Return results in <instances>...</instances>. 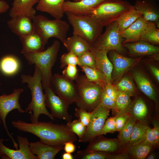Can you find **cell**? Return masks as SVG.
Here are the masks:
<instances>
[{"label": "cell", "mask_w": 159, "mask_h": 159, "mask_svg": "<svg viewBox=\"0 0 159 159\" xmlns=\"http://www.w3.org/2000/svg\"><path fill=\"white\" fill-rule=\"evenodd\" d=\"M110 109L101 102L92 111L89 123L81 142H89L99 135L108 117Z\"/></svg>", "instance_id": "7c38bea8"}, {"label": "cell", "mask_w": 159, "mask_h": 159, "mask_svg": "<svg viewBox=\"0 0 159 159\" xmlns=\"http://www.w3.org/2000/svg\"><path fill=\"white\" fill-rule=\"evenodd\" d=\"M153 127H148L145 131V139L153 147L158 145L159 140V124L157 121H153Z\"/></svg>", "instance_id": "74e56055"}, {"label": "cell", "mask_w": 159, "mask_h": 159, "mask_svg": "<svg viewBox=\"0 0 159 159\" xmlns=\"http://www.w3.org/2000/svg\"><path fill=\"white\" fill-rule=\"evenodd\" d=\"M63 148L65 152L71 153L75 151L76 146L73 142L69 141L65 143Z\"/></svg>", "instance_id": "681fc988"}, {"label": "cell", "mask_w": 159, "mask_h": 159, "mask_svg": "<svg viewBox=\"0 0 159 159\" xmlns=\"http://www.w3.org/2000/svg\"><path fill=\"white\" fill-rule=\"evenodd\" d=\"M1 71H0V77L1 76ZM1 85V84L0 83V86Z\"/></svg>", "instance_id": "91938a15"}, {"label": "cell", "mask_w": 159, "mask_h": 159, "mask_svg": "<svg viewBox=\"0 0 159 159\" xmlns=\"http://www.w3.org/2000/svg\"><path fill=\"white\" fill-rule=\"evenodd\" d=\"M115 86L118 90L128 93L131 96L135 90L132 81L128 76H125L121 78Z\"/></svg>", "instance_id": "f35d334b"}, {"label": "cell", "mask_w": 159, "mask_h": 159, "mask_svg": "<svg viewBox=\"0 0 159 159\" xmlns=\"http://www.w3.org/2000/svg\"><path fill=\"white\" fill-rule=\"evenodd\" d=\"M156 0H136L134 7L147 21L155 23L159 28V7Z\"/></svg>", "instance_id": "9a60e30c"}, {"label": "cell", "mask_w": 159, "mask_h": 159, "mask_svg": "<svg viewBox=\"0 0 159 159\" xmlns=\"http://www.w3.org/2000/svg\"><path fill=\"white\" fill-rule=\"evenodd\" d=\"M62 75L67 79L72 81L75 80L79 75L76 65L69 64L66 66L62 71Z\"/></svg>", "instance_id": "ee69618b"}, {"label": "cell", "mask_w": 159, "mask_h": 159, "mask_svg": "<svg viewBox=\"0 0 159 159\" xmlns=\"http://www.w3.org/2000/svg\"><path fill=\"white\" fill-rule=\"evenodd\" d=\"M125 147V151L129 157L135 159H145L153 147L146 139L137 143Z\"/></svg>", "instance_id": "4316f807"}, {"label": "cell", "mask_w": 159, "mask_h": 159, "mask_svg": "<svg viewBox=\"0 0 159 159\" xmlns=\"http://www.w3.org/2000/svg\"><path fill=\"white\" fill-rule=\"evenodd\" d=\"M22 45L21 53L37 52L45 50L46 45L42 37L35 29L32 33L19 37Z\"/></svg>", "instance_id": "ffe728a7"}, {"label": "cell", "mask_w": 159, "mask_h": 159, "mask_svg": "<svg viewBox=\"0 0 159 159\" xmlns=\"http://www.w3.org/2000/svg\"><path fill=\"white\" fill-rule=\"evenodd\" d=\"M149 67L154 76L156 78L158 81H159V70L155 66L150 65Z\"/></svg>", "instance_id": "f5cc1de1"}, {"label": "cell", "mask_w": 159, "mask_h": 159, "mask_svg": "<svg viewBox=\"0 0 159 159\" xmlns=\"http://www.w3.org/2000/svg\"><path fill=\"white\" fill-rule=\"evenodd\" d=\"M123 46L127 49L130 55L132 57L149 56L153 57L159 54V47L143 40L125 43Z\"/></svg>", "instance_id": "d6986e66"}, {"label": "cell", "mask_w": 159, "mask_h": 159, "mask_svg": "<svg viewBox=\"0 0 159 159\" xmlns=\"http://www.w3.org/2000/svg\"><path fill=\"white\" fill-rule=\"evenodd\" d=\"M132 74L134 79L140 91L148 98L156 103L157 97L155 91L148 79L138 71L134 72Z\"/></svg>", "instance_id": "83f0119b"}, {"label": "cell", "mask_w": 159, "mask_h": 159, "mask_svg": "<svg viewBox=\"0 0 159 159\" xmlns=\"http://www.w3.org/2000/svg\"><path fill=\"white\" fill-rule=\"evenodd\" d=\"M80 67L87 80L101 84L107 83L104 75L97 69L86 66Z\"/></svg>", "instance_id": "d590c367"}, {"label": "cell", "mask_w": 159, "mask_h": 159, "mask_svg": "<svg viewBox=\"0 0 159 159\" xmlns=\"http://www.w3.org/2000/svg\"><path fill=\"white\" fill-rule=\"evenodd\" d=\"M73 28V34L80 36L92 44L102 34L103 27L89 15L65 13Z\"/></svg>", "instance_id": "52a82bcc"}, {"label": "cell", "mask_w": 159, "mask_h": 159, "mask_svg": "<svg viewBox=\"0 0 159 159\" xmlns=\"http://www.w3.org/2000/svg\"><path fill=\"white\" fill-rule=\"evenodd\" d=\"M140 40L145 41L153 45H159V29L155 23L148 22L147 27Z\"/></svg>", "instance_id": "d6a6232c"}, {"label": "cell", "mask_w": 159, "mask_h": 159, "mask_svg": "<svg viewBox=\"0 0 159 159\" xmlns=\"http://www.w3.org/2000/svg\"><path fill=\"white\" fill-rule=\"evenodd\" d=\"M148 22L142 15L127 29L120 33L122 37L124 39L122 44L136 42L140 40Z\"/></svg>", "instance_id": "44dd1931"}, {"label": "cell", "mask_w": 159, "mask_h": 159, "mask_svg": "<svg viewBox=\"0 0 159 159\" xmlns=\"http://www.w3.org/2000/svg\"><path fill=\"white\" fill-rule=\"evenodd\" d=\"M9 7V5L6 1L0 0V14L6 12Z\"/></svg>", "instance_id": "816d5d0a"}, {"label": "cell", "mask_w": 159, "mask_h": 159, "mask_svg": "<svg viewBox=\"0 0 159 159\" xmlns=\"http://www.w3.org/2000/svg\"><path fill=\"white\" fill-rule=\"evenodd\" d=\"M65 0H39L36 7L37 11L47 13L54 19H61L64 12L63 5Z\"/></svg>", "instance_id": "d4e9b609"}, {"label": "cell", "mask_w": 159, "mask_h": 159, "mask_svg": "<svg viewBox=\"0 0 159 159\" xmlns=\"http://www.w3.org/2000/svg\"><path fill=\"white\" fill-rule=\"evenodd\" d=\"M16 140L19 148L14 150L4 144V141L9 139L0 138V153L2 159H38L37 156L32 152L30 143L26 137L18 135Z\"/></svg>", "instance_id": "4fadbf2b"}, {"label": "cell", "mask_w": 159, "mask_h": 159, "mask_svg": "<svg viewBox=\"0 0 159 159\" xmlns=\"http://www.w3.org/2000/svg\"><path fill=\"white\" fill-rule=\"evenodd\" d=\"M60 47V42L55 40L45 50L23 54L29 65H34L40 70L42 75V84L50 85L52 77V69L56 61Z\"/></svg>", "instance_id": "3957f363"}, {"label": "cell", "mask_w": 159, "mask_h": 159, "mask_svg": "<svg viewBox=\"0 0 159 159\" xmlns=\"http://www.w3.org/2000/svg\"><path fill=\"white\" fill-rule=\"evenodd\" d=\"M133 7L124 0H107L92 9L89 14L100 25L107 26Z\"/></svg>", "instance_id": "277c9868"}, {"label": "cell", "mask_w": 159, "mask_h": 159, "mask_svg": "<svg viewBox=\"0 0 159 159\" xmlns=\"http://www.w3.org/2000/svg\"><path fill=\"white\" fill-rule=\"evenodd\" d=\"M149 127L144 121H138L135 123L132 130L128 144L132 145L145 139V131Z\"/></svg>", "instance_id": "1f68e13d"}, {"label": "cell", "mask_w": 159, "mask_h": 159, "mask_svg": "<svg viewBox=\"0 0 159 159\" xmlns=\"http://www.w3.org/2000/svg\"><path fill=\"white\" fill-rule=\"evenodd\" d=\"M104 87L107 95L115 102L118 94V90L115 86L112 84L106 83L104 84Z\"/></svg>", "instance_id": "c3c4849f"}, {"label": "cell", "mask_w": 159, "mask_h": 159, "mask_svg": "<svg viewBox=\"0 0 159 159\" xmlns=\"http://www.w3.org/2000/svg\"><path fill=\"white\" fill-rule=\"evenodd\" d=\"M78 66H86L97 69L94 57L90 50L84 52L78 57Z\"/></svg>", "instance_id": "b9f144b4"}, {"label": "cell", "mask_w": 159, "mask_h": 159, "mask_svg": "<svg viewBox=\"0 0 159 159\" xmlns=\"http://www.w3.org/2000/svg\"><path fill=\"white\" fill-rule=\"evenodd\" d=\"M78 57L72 51L63 54L60 58V68L62 69L68 65H78Z\"/></svg>", "instance_id": "60d3db41"}, {"label": "cell", "mask_w": 159, "mask_h": 159, "mask_svg": "<svg viewBox=\"0 0 159 159\" xmlns=\"http://www.w3.org/2000/svg\"><path fill=\"white\" fill-rule=\"evenodd\" d=\"M80 0H74L73 1H79Z\"/></svg>", "instance_id": "9f6ffc18"}, {"label": "cell", "mask_w": 159, "mask_h": 159, "mask_svg": "<svg viewBox=\"0 0 159 159\" xmlns=\"http://www.w3.org/2000/svg\"><path fill=\"white\" fill-rule=\"evenodd\" d=\"M11 124L18 130L32 133L40 140L54 146L64 147L66 143H74L77 140V135L67 124L39 121L28 122L19 120L12 121Z\"/></svg>", "instance_id": "6da1fadb"}, {"label": "cell", "mask_w": 159, "mask_h": 159, "mask_svg": "<svg viewBox=\"0 0 159 159\" xmlns=\"http://www.w3.org/2000/svg\"><path fill=\"white\" fill-rule=\"evenodd\" d=\"M110 153L90 151L86 149L77 152L73 158L75 159H109Z\"/></svg>", "instance_id": "e575fe53"}, {"label": "cell", "mask_w": 159, "mask_h": 159, "mask_svg": "<svg viewBox=\"0 0 159 159\" xmlns=\"http://www.w3.org/2000/svg\"><path fill=\"white\" fill-rule=\"evenodd\" d=\"M122 146L116 139H108L102 135L97 136L89 142L86 150L112 153L118 151Z\"/></svg>", "instance_id": "7402d4cb"}, {"label": "cell", "mask_w": 159, "mask_h": 159, "mask_svg": "<svg viewBox=\"0 0 159 159\" xmlns=\"http://www.w3.org/2000/svg\"><path fill=\"white\" fill-rule=\"evenodd\" d=\"M63 159H73L74 158L71 153L65 152L62 155Z\"/></svg>", "instance_id": "db71d44e"}, {"label": "cell", "mask_w": 159, "mask_h": 159, "mask_svg": "<svg viewBox=\"0 0 159 159\" xmlns=\"http://www.w3.org/2000/svg\"><path fill=\"white\" fill-rule=\"evenodd\" d=\"M128 112L136 120L144 121L148 114V109L142 99L138 97L131 103Z\"/></svg>", "instance_id": "4dcf8cb0"}, {"label": "cell", "mask_w": 159, "mask_h": 159, "mask_svg": "<svg viewBox=\"0 0 159 159\" xmlns=\"http://www.w3.org/2000/svg\"><path fill=\"white\" fill-rule=\"evenodd\" d=\"M146 158L147 159H154L155 158V156L154 153H152L149 155H148Z\"/></svg>", "instance_id": "11a10c76"}, {"label": "cell", "mask_w": 159, "mask_h": 159, "mask_svg": "<svg viewBox=\"0 0 159 159\" xmlns=\"http://www.w3.org/2000/svg\"><path fill=\"white\" fill-rule=\"evenodd\" d=\"M156 1L158 2L159 1V0H156Z\"/></svg>", "instance_id": "94428289"}, {"label": "cell", "mask_w": 159, "mask_h": 159, "mask_svg": "<svg viewBox=\"0 0 159 159\" xmlns=\"http://www.w3.org/2000/svg\"><path fill=\"white\" fill-rule=\"evenodd\" d=\"M66 124L71 130L78 136L79 142H81L85 133L87 126L84 125L78 119L67 122Z\"/></svg>", "instance_id": "ab89813d"}, {"label": "cell", "mask_w": 159, "mask_h": 159, "mask_svg": "<svg viewBox=\"0 0 159 159\" xmlns=\"http://www.w3.org/2000/svg\"><path fill=\"white\" fill-rule=\"evenodd\" d=\"M130 115L128 112H115V120L116 131L120 132L125 126Z\"/></svg>", "instance_id": "f6af8a7d"}, {"label": "cell", "mask_w": 159, "mask_h": 159, "mask_svg": "<svg viewBox=\"0 0 159 159\" xmlns=\"http://www.w3.org/2000/svg\"><path fill=\"white\" fill-rule=\"evenodd\" d=\"M20 64L19 59L12 55L3 57L0 60L1 72L6 76L15 74L19 71Z\"/></svg>", "instance_id": "f1b7e54d"}, {"label": "cell", "mask_w": 159, "mask_h": 159, "mask_svg": "<svg viewBox=\"0 0 159 159\" xmlns=\"http://www.w3.org/2000/svg\"><path fill=\"white\" fill-rule=\"evenodd\" d=\"M35 29L40 34L45 45L49 39L55 37L63 43L67 38L69 24L61 19H50L42 15H35L32 19Z\"/></svg>", "instance_id": "8992f818"}, {"label": "cell", "mask_w": 159, "mask_h": 159, "mask_svg": "<svg viewBox=\"0 0 159 159\" xmlns=\"http://www.w3.org/2000/svg\"><path fill=\"white\" fill-rule=\"evenodd\" d=\"M50 86L54 92L69 105L78 101L79 95L75 83L62 74L56 73L52 75Z\"/></svg>", "instance_id": "30bf717a"}, {"label": "cell", "mask_w": 159, "mask_h": 159, "mask_svg": "<svg viewBox=\"0 0 159 159\" xmlns=\"http://www.w3.org/2000/svg\"><path fill=\"white\" fill-rule=\"evenodd\" d=\"M63 43L68 52L72 51L78 57L90 50L92 45L84 38L74 34L67 38Z\"/></svg>", "instance_id": "484cf974"}, {"label": "cell", "mask_w": 159, "mask_h": 159, "mask_svg": "<svg viewBox=\"0 0 159 159\" xmlns=\"http://www.w3.org/2000/svg\"><path fill=\"white\" fill-rule=\"evenodd\" d=\"M129 156L125 151L121 153L116 154H111L110 159H129Z\"/></svg>", "instance_id": "f907efd6"}, {"label": "cell", "mask_w": 159, "mask_h": 159, "mask_svg": "<svg viewBox=\"0 0 159 159\" xmlns=\"http://www.w3.org/2000/svg\"><path fill=\"white\" fill-rule=\"evenodd\" d=\"M90 51L93 55L96 68L105 77L107 83L112 84L111 74L113 65L108 56V51L104 49H97L91 46Z\"/></svg>", "instance_id": "e0dca14e"}, {"label": "cell", "mask_w": 159, "mask_h": 159, "mask_svg": "<svg viewBox=\"0 0 159 159\" xmlns=\"http://www.w3.org/2000/svg\"><path fill=\"white\" fill-rule=\"evenodd\" d=\"M75 81L79 95L78 100L75 104L77 107L91 112L100 102L104 84L89 81L83 74L79 75Z\"/></svg>", "instance_id": "5b68a950"}, {"label": "cell", "mask_w": 159, "mask_h": 159, "mask_svg": "<svg viewBox=\"0 0 159 159\" xmlns=\"http://www.w3.org/2000/svg\"><path fill=\"white\" fill-rule=\"evenodd\" d=\"M0 159H2V156H1V155L0 153Z\"/></svg>", "instance_id": "6f0895ef"}, {"label": "cell", "mask_w": 159, "mask_h": 159, "mask_svg": "<svg viewBox=\"0 0 159 159\" xmlns=\"http://www.w3.org/2000/svg\"><path fill=\"white\" fill-rule=\"evenodd\" d=\"M106 27L104 32L100 34L92 46L97 49L113 50L126 54V49L122 45L124 39L121 36L116 22H112Z\"/></svg>", "instance_id": "ba28073f"}, {"label": "cell", "mask_w": 159, "mask_h": 159, "mask_svg": "<svg viewBox=\"0 0 159 159\" xmlns=\"http://www.w3.org/2000/svg\"><path fill=\"white\" fill-rule=\"evenodd\" d=\"M42 85L44 90L45 105L50 109L53 117L67 122L71 121L73 117L68 112L69 105L54 92L50 85Z\"/></svg>", "instance_id": "8fae6325"}, {"label": "cell", "mask_w": 159, "mask_h": 159, "mask_svg": "<svg viewBox=\"0 0 159 159\" xmlns=\"http://www.w3.org/2000/svg\"><path fill=\"white\" fill-rule=\"evenodd\" d=\"M107 0H80L78 1H65L63 9L65 13L76 15H88L91 10Z\"/></svg>", "instance_id": "2e32d148"}, {"label": "cell", "mask_w": 159, "mask_h": 159, "mask_svg": "<svg viewBox=\"0 0 159 159\" xmlns=\"http://www.w3.org/2000/svg\"><path fill=\"white\" fill-rule=\"evenodd\" d=\"M136 121L130 115L124 127L119 132L118 139L122 146L125 147L128 144L133 127Z\"/></svg>", "instance_id": "836d02e7"}, {"label": "cell", "mask_w": 159, "mask_h": 159, "mask_svg": "<svg viewBox=\"0 0 159 159\" xmlns=\"http://www.w3.org/2000/svg\"><path fill=\"white\" fill-rule=\"evenodd\" d=\"M29 147L32 153L38 159H54L57 153L63 147L52 146L40 140L30 143Z\"/></svg>", "instance_id": "603a6c76"}, {"label": "cell", "mask_w": 159, "mask_h": 159, "mask_svg": "<svg viewBox=\"0 0 159 159\" xmlns=\"http://www.w3.org/2000/svg\"><path fill=\"white\" fill-rule=\"evenodd\" d=\"M107 55L113 65L111 77L112 81L117 82L130 68L140 59L127 57L115 51L108 52Z\"/></svg>", "instance_id": "5bb4252c"}, {"label": "cell", "mask_w": 159, "mask_h": 159, "mask_svg": "<svg viewBox=\"0 0 159 159\" xmlns=\"http://www.w3.org/2000/svg\"><path fill=\"white\" fill-rule=\"evenodd\" d=\"M75 110V115L84 125L87 126L90 121L91 111L88 112L85 109L78 107L76 108Z\"/></svg>", "instance_id": "7bdbcfd3"}, {"label": "cell", "mask_w": 159, "mask_h": 159, "mask_svg": "<svg viewBox=\"0 0 159 159\" xmlns=\"http://www.w3.org/2000/svg\"><path fill=\"white\" fill-rule=\"evenodd\" d=\"M33 75L24 74L21 76V82L23 84H26L28 87L31 91L32 99L31 102L26 108V112L30 114V119L31 122L38 121L40 115H45L52 120L55 119L49 112L45 104L44 94L43 92L41 72L36 66Z\"/></svg>", "instance_id": "7a4b0ae2"}, {"label": "cell", "mask_w": 159, "mask_h": 159, "mask_svg": "<svg viewBox=\"0 0 159 159\" xmlns=\"http://www.w3.org/2000/svg\"><path fill=\"white\" fill-rule=\"evenodd\" d=\"M24 90L22 88H16L9 94L0 95V117L6 132L12 140L14 146L16 149H18L19 145L9 131L6 124V118L9 112L15 109L20 113L26 112L25 110L21 108L19 101L21 94Z\"/></svg>", "instance_id": "9c48e42d"}, {"label": "cell", "mask_w": 159, "mask_h": 159, "mask_svg": "<svg viewBox=\"0 0 159 159\" xmlns=\"http://www.w3.org/2000/svg\"><path fill=\"white\" fill-rule=\"evenodd\" d=\"M104 84L102 86L100 98V102L115 112V102L111 100L107 95L104 87Z\"/></svg>", "instance_id": "7dc6e473"}, {"label": "cell", "mask_w": 159, "mask_h": 159, "mask_svg": "<svg viewBox=\"0 0 159 159\" xmlns=\"http://www.w3.org/2000/svg\"><path fill=\"white\" fill-rule=\"evenodd\" d=\"M142 16V14L136 10L134 6L123 14L115 21L120 32L127 29Z\"/></svg>", "instance_id": "f546056e"}, {"label": "cell", "mask_w": 159, "mask_h": 159, "mask_svg": "<svg viewBox=\"0 0 159 159\" xmlns=\"http://www.w3.org/2000/svg\"><path fill=\"white\" fill-rule=\"evenodd\" d=\"M32 19L26 15H20L11 17L7 23L12 32L20 37L29 34L35 30Z\"/></svg>", "instance_id": "ac0fdd59"}, {"label": "cell", "mask_w": 159, "mask_h": 159, "mask_svg": "<svg viewBox=\"0 0 159 159\" xmlns=\"http://www.w3.org/2000/svg\"><path fill=\"white\" fill-rule=\"evenodd\" d=\"M39 0H13L9 12L11 17L20 15H25L32 19L36 15V11L33 6Z\"/></svg>", "instance_id": "cb8c5ba5"}, {"label": "cell", "mask_w": 159, "mask_h": 159, "mask_svg": "<svg viewBox=\"0 0 159 159\" xmlns=\"http://www.w3.org/2000/svg\"><path fill=\"white\" fill-rule=\"evenodd\" d=\"M116 131L115 116L107 119L99 135H106Z\"/></svg>", "instance_id": "bcb514c9"}, {"label": "cell", "mask_w": 159, "mask_h": 159, "mask_svg": "<svg viewBox=\"0 0 159 159\" xmlns=\"http://www.w3.org/2000/svg\"><path fill=\"white\" fill-rule=\"evenodd\" d=\"M118 95L115 102V112H128L131 103L130 94L118 90Z\"/></svg>", "instance_id": "8d00e7d4"}, {"label": "cell", "mask_w": 159, "mask_h": 159, "mask_svg": "<svg viewBox=\"0 0 159 159\" xmlns=\"http://www.w3.org/2000/svg\"><path fill=\"white\" fill-rule=\"evenodd\" d=\"M1 117H0V125L1 124Z\"/></svg>", "instance_id": "680465c9"}]
</instances>
